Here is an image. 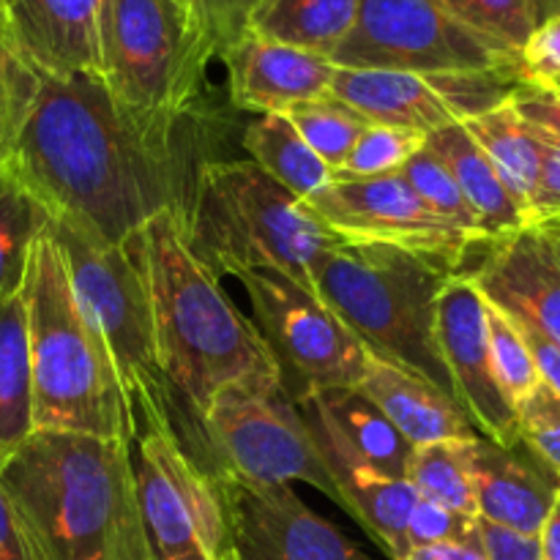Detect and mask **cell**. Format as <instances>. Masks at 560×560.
Listing matches in <instances>:
<instances>
[{
  "label": "cell",
  "mask_w": 560,
  "mask_h": 560,
  "mask_svg": "<svg viewBox=\"0 0 560 560\" xmlns=\"http://www.w3.org/2000/svg\"><path fill=\"white\" fill-rule=\"evenodd\" d=\"M175 120L145 118L102 74L33 69L9 159L47 208L107 244H129L156 213L180 211L189 186L173 145Z\"/></svg>",
  "instance_id": "cell-1"
},
{
  "label": "cell",
  "mask_w": 560,
  "mask_h": 560,
  "mask_svg": "<svg viewBox=\"0 0 560 560\" xmlns=\"http://www.w3.org/2000/svg\"><path fill=\"white\" fill-rule=\"evenodd\" d=\"M148 284L153 342L175 405V438L202 454V416L217 394L238 386H282V372L255 323L228 299L219 277L191 252L180 211H162L129 241Z\"/></svg>",
  "instance_id": "cell-2"
},
{
  "label": "cell",
  "mask_w": 560,
  "mask_h": 560,
  "mask_svg": "<svg viewBox=\"0 0 560 560\" xmlns=\"http://www.w3.org/2000/svg\"><path fill=\"white\" fill-rule=\"evenodd\" d=\"M131 448L36 430L0 465L38 560H151Z\"/></svg>",
  "instance_id": "cell-3"
},
{
  "label": "cell",
  "mask_w": 560,
  "mask_h": 560,
  "mask_svg": "<svg viewBox=\"0 0 560 560\" xmlns=\"http://www.w3.org/2000/svg\"><path fill=\"white\" fill-rule=\"evenodd\" d=\"M22 306L36 430L77 432L135 446V419L107 348L77 304L52 224L44 228L31 249Z\"/></svg>",
  "instance_id": "cell-4"
},
{
  "label": "cell",
  "mask_w": 560,
  "mask_h": 560,
  "mask_svg": "<svg viewBox=\"0 0 560 560\" xmlns=\"http://www.w3.org/2000/svg\"><path fill=\"white\" fill-rule=\"evenodd\" d=\"M454 268L386 244L328 246L312 262V290L375 359L419 372L454 397L435 342V310Z\"/></svg>",
  "instance_id": "cell-5"
},
{
  "label": "cell",
  "mask_w": 560,
  "mask_h": 560,
  "mask_svg": "<svg viewBox=\"0 0 560 560\" xmlns=\"http://www.w3.org/2000/svg\"><path fill=\"white\" fill-rule=\"evenodd\" d=\"M180 228L217 277L273 268L306 290L317 255L342 241L249 159L200 164L186 191Z\"/></svg>",
  "instance_id": "cell-6"
},
{
  "label": "cell",
  "mask_w": 560,
  "mask_h": 560,
  "mask_svg": "<svg viewBox=\"0 0 560 560\" xmlns=\"http://www.w3.org/2000/svg\"><path fill=\"white\" fill-rule=\"evenodd\" d=\"M71 290L82 315L107 348L137 432L167 427L175 432V405L153 342L148 284L129 244H107L69 222H55Z\"/></svg>",
  "instance_id": "cell-7"
},
{
  "label": "cell",
  "mask_w": 560,
  "mask_h": 560,
  "mask_svg": "<svg viewBox=\"0 0 560 560\" xmlns=\"http://www.w3.org/2000/svg\"><path fill=\"white\" fill-rule=\"evenodd\" d=\"M213 58L217 44L184 0H102L98 74L131 113L178 124Z\"/></svg>",
  "instance_id": "cell-8"
},
{
  "label": "cell",
  "mask_w": 560,
  "mask_h": 560,
  "mask_svg": "<svg viewBox=\"0 0 560 560\" xmlns=\"http://www.w3.org/2000/svg\"><path fill=\"white\" fill-rule=\"evenodd\" d=\"M206 474L255 487L310 485L337 498L310 421L284 386H238L217 394L202 416Z\"/></svg>",
  "instance_id": "cell-9"
},
{
  "label": "cell",
  "mask_w": 560,
  "mask_h": 560,
  "mask_svg": "<svg viewBox=\"0 0 560 560\" xmlns=\"http://www.w3.org/2000/svg\"><path fill=\"white\" fill-rule=\"evenodd\" d=\"M331 63L405 74H517V58L470 31L443 0H359Z\"/></svg>",
  "instance_id": "cell-10"
},
{
  "label": "cell",
  "mask_w": 560,
  "mask_h": 560,
  "mask_svg": "<svg viewBox=\"0 0 560 560\" xmlns=\"http://www.w3.org/2000/svg\"><path fill=\"white\" fill-rule=\"evenodd\" d=\"M235 279L249 295L255 328L295 405L323 392L361 386L370 353L312 290L273 268H246Z\"/></svg>",
  "instance_id": "cell-11"
},
{
  "label": "cell",
  "mask_w": 560,
  "mask_h": 560,
  "mask_svg": "<svg viewBox=\"0 0 560 560\" xmlns=\"http://www.w3.org/2000/svg\"><path fill=\"white\" fill-rule=\"evenodd\" d=\"M135 446L137 498L151 560H230L217 479L186 454L167 427L140 430Z\"/></svg>",
  "instance_id": "cell-12"
},
{
  "label": "cell",
  "mask_w": 560,
  "mask_h": 560,
  "mask_svg": "<svg viewBox=\"0 0 560 560\" xmlns=\"http://www.w3.org/2000/svg\"><path fill=\"white\" fill-rule=\"evenodd\" d=\"M301 202L342 241L397 246L446 262L457 273L479 241L430 211L399 173L331 178Z\"/></svg>",
  "instance_id": "cell-13"
},
{
  "label": "cell",
  "mask_w": 560,
  "mask_h": 560,
  "mask_svg": "<svg viewBox=\"0 0 560 560\" xmlns=\"http://www.w3.org/2000/svg\"><path fill=\"white\" fill-rule=\"evenodd\" d=\"M520 85L517 74L424 77L337 66L328 93L353 107L366 124L432 135L509 102Z\"/></svg>",
  "instance_id": "cell-14"
},
{
  "label": "cell",
  "mask_w": 560,
  "mask_h": 560,
  "mask_svg": "<svg viewBox=\"0 0 560 560\" xmlns=\"http://www.w3.org/2000/svg\"><path fill=\"white\" fill-rule=\"evenodd\" d=\"M228 520L230 560H372L293 487H255L213 476Z\"/></svg>",
  "instance_id": "cell-15"
},
{
  "label": "cell",
  "mask_w": 560,
  "mask_h": 560,
  "mask_svg": "<svg viewBox=\"0 0 560 560\" xmlns=\"http://www.w3.org/2000/svg\"><path fill=\"white\" fill-rule=\"evenodd\" d=\"M435 342L452 377L454 397L479 435L498 446H517V408L492 370L487 299L465 273H454L438 295Z\"/></svg>",
  "instance_id": "cell-16"
},
{
  "label": "cell",
  "mask_w": 560,
  "mask_h": 560,
  "mask_svg": "<svg viewBox=\"0 0 560 560\" xmlns=\"http://www.w3.org/2000/svg\"><path fill=\"white\" fill-rule=\"evenodd\" d=\"M459 273L492 306L560 345V244L536 228L476 241Z\"/></svg>",
  "instance_id": "cell-17"
},
{
  "label": "cell",
  "mask_w": 560,
  "mask_h": 560,
  "mask_svg": "<svg viewBox=\"0 0 560 560\" xmlns=\"http://www.w3.org/2000/svg\"><path fill=\"white\" fill-rule=\"evenodd\" d=\"M230 102L244 113H288L295 104L328 96L337 66L331 58L304 52L246 31L222 55Z\"/></svg>",
  "instance_id": "cell-18"
},
{
  "label": "cell",
  "mask_w": 560,
  "mask_h": 560,
  "mask_svg": "<svg viewBox=\"0 0 560 560\" xmlns=\"http://www.w3.org/2000/svg\"><path fill=\"white\" fill-rule=\"evenodd\" d=\"M102 0H0V33L31 69L98 74Z\"/></svg>",
  "instance_id": "cell-19"
},
{
  "label": "cell",
  "mask_w": 560,
  "mask_h": 560,
  "mask_svg": "<svg viewBox=\"0 0 560 560\" xmlns=\"http://www.w3.org/2000/svg\"><path fill=\"white\" fill-rule=\"evenodd\" d=\"M470 470L479 520L525 536L541 534L560 492V481L523 443L506 448L487 438H476L470 443Z\"/></svg>",
  "instance_id": "cell-20"
},
{
  "label": "cell",
  "mask_w": 560,
  "mask_h": 560,
  "mask_svg": "<svg viewBox=\"0 0 560 560\" xmlns=\"http://www.w3.org/2000/svg\"><path fill=\"white\" fill-rule=\"evenodd\" d=\"M304 419L310 421L317 448L326 459V468L337 487L339 506L383 547L388 558L402 560L410 552L408 523L419 503V492L410 481L392 479L355 457L317 419L306 413Z\"/></svg>",
  "instance_id": "cell-21"
},
{
  "label": "cell",
  "mask_w": 560,
  "mask_h": 560,
  "mask_svg": "<svg viewBox=\"0 0 560 560\" xmlns=\"http://www.w3.org/2000/svg\"><path fill=\"white\" fill-rule=\"evenodd\" d=\"M359 388L413 448L481 438L457 397L438 388L419 372L366 355V372Z\"/></svg>",
  "instance_id": "cell-22"
},
{
  "label": "cell",
  "mask_w": 560,
  "mask_h": 560,
  "mask_svg": "<svg viewBox=\"0 0 560 560\" xmlns=\"http://www.w3.org/2000/svg\"><path fill=\"white\" fill-rule=\"evenodd\" d=\"M306 416L320 421L342 446L366 465L392 479L408 481L410 457L416 448L397 432L361 388H337L299 402Z\"/></svg>",
  "instance_id": "cell-23"
},
{
  "label": "cell",
  "mask_w": 560,
  "mask_h": 560,
  "mask_svg": "<svg viewBox=\"0 0 560 560\" xmlns=\"http://www.w3.org/2000/svg\"><path fill=\"white\" fill-rule=\"evenodd\" d=\"M427 145L448 164L465 202L479 219L485 241L503 238V235L528 228L525 208L514 200L490 159L476 145L463 124L443 126V129L427 135Z\"/></svg>",
  "instance_id": "cell-24"
},
{
  "label": "cell",
  "mask_w": 560,
  "mask_h": 560,
  "mask_svg": "<svg viewBox=\"0 0 560 560\" xmlns=\"http://www.w3.org/2000/svg\"><path fill=\"white\" fill-rule=\"evenodd\" d=\"M36 432L22 293L0 301V465Z\"/></svg>",
  "instance_id": "cell-25"
},
{
  "label": "cell",
  "mask_w": 560,
  "mask_h": 560,
  "mask_svg": "<svg viewBox=\"0 0 560 560\" xmlns=\"http://www.w3.org/2000/svg\"><path fill=\"white\" fill-rule=\"evenodd\" d=\"M359 0H266L249 31L271 42L331 58L353 31Z\"/></svg>",
  "instance_id": "cell-26"
},
{
  "label": "cell",
  "mask_w": 560,
  "mask_h": 560,
  "mask_svg": "<svg viewBox=\"0 0 560 560\" xmlns=\"http://www.w3.org/2000/svg\"><path fill=\"white\" fill-rule=\"evenodd\" d=\"M244 148L249 162H255L268 178L284 186L299 200H306L334 178L331 170L312 153L284 113L257 115L246 126Z\"/></svg>",
  "instance_id": "cell-27"
},
{
  "label": "cell",
  "mask_w": 560,
  "mask_h": 560,
  "mask_svg": "<svg viewBox=\"0 0 560 560\" xmlns=\"http://www.w3.org/2000/svg\"><path fill=\"white\" fill-rule=\"evenodd\" d=\"M465 131L474 137L476 145L485 151L495 173L512 191L514 200L525 208L528 217L530 197H534L536 178H539V145L534 140L530 126L514 113L509 102L487 109V113L474 115L463 120Z\"/></svg>",
  "instance_id": "cell-28"
},
{
  "label": "cell",
  "mask_w": 560,
  "mask_h": 560,
  "mask_svg": "<svg viewBox=\"0 0 560 560\" xmlns=\"http://www.w3.org/2000/svg\"><path fill=\"white\" fill-rule=\"evenodd\" d=\"M49 224L47 208L20 178L9 159H0V301L22 293L27 260Z\"/></svg>",
  "instance_id": "cell-29"
},
{
  "label": "cell",
  "mask_w": 560,
  "mask_h": 560,
  "mask_svg": "<svg viewBox=\"0 0 560 560\" xmlns=\"http://www.w3.org/2000/svg\"><path fill=\"white\" fill-rule=\"evenodd\" d=\"M474 441H441L416 448L410 457L408 481L419 492V498L441 503L465 517H479L474 470H470V443Z\"/></svg>",
  "instance_id": "cell-30"
},
{
  "label": "cell",
  "mask_w": 560,
  "mask_h": 560,
  "mask_svg": "<svg viewBox=\"0 0 560 560\" xmlns=\"http://www.w3.org/2000/svg\"><path fill=\"white\" fill-rule=\"evenodd\" d=\"M284 115H288L290 124L295 126V131L304 137V142L312 148V153H315L334 175L342 170V164L348 162L359 135L370 126L353 107H348L345 102L334 98L331 93L323 98L295 104V107H290Z\"/></svg>",
  "instance_id": "cell-31"
},
{
  "label": "cell",
  "mask_w": 560,
  "mask_h": 560,
  "mask_svg": "<svg viewBox=\"0 0 560 560\" xmlns=\"http://www.w3.org/2000/svg\"><path fill=\"white\" fill-rule=\"evenodd\" d=\"M399 175L408 180L410 189L421 197V202H424L430 211H435L438 217L446 219L448 224L459 228L463 233L485 241V235H481V228H479V219L474 217V211H470L468 202H465L452 170H448V164L443 162L430 145H427V140L424 145H421L419 151L405 162V167L399 170Z\"/></svg>",
  "instance_id": "cell-32"
},
{
  "label": "cell",
  "mask_w": 560,
  "mask_h": 560,
  "mask_svg": "<svg viewBox=\"0 0 560 560\" xmlns=\"http://www.w3.org/2000/svg\"><path fill=\"white\" fill-rule=\"evenodd\" d=\"M443 3L463 25L514 58H520V49L539 25L536 0H443Z\"/></svg>",
  "instance_id": "cell-33"
},
{
  "label": "cell",
  "mask_w": 560,
  "mask_h": 560,
  "mask_svg": "<svg viewBox=\"0 0 560 560\" xmlns=\"http://www.w3.org/2000/svg\"><path fill=\"white\" fill-rule=\"evenodd\" d=\"M487 337H490L492 370H495L498 383H501L503 394L517 408L534 392L536 383H539V372H536L534 355H530L517 323L509 315H503L490 301H487Z\"/></svg>",
  "instance_id": "cell-34"
},
{
  "label": "cell",
  "mask_w": 560,
  "mask_h": 560,
  "mask_svg": "<svg viewBox=\"0 0 560 560\" xmlns=\"http://www.w3.org/2000/svg\"><path fill=\"white\" fill-rule=\"evenodd\" d=\"M424 140L427 135L421 131L370 124L334 178H381V175L399 173L405 162L424 145Z\"/></svg>",
  "instance_id": "cell-35"
},
{
  "label": "cell",
  "mask_w": 560,
  "mask_h": 560,
  "mask_svg": "<svg viewBox=\"0 0 560 560\" xmlns=\"http://www.w3.org/2000/svg\"><path fill=\"white\" fill-rule=\"evenodd\" d=\"M520 443L560 481V397L545 383L517 405Z\"/></svg>",
  "instance_id": "cell-36"
},
{
  "label": "cell",
  "mask_w": 560,
  "mask_h": 560,
  "mask_svg": "<svg viewBox=\"0 0 560 560\" xmlns=\"http://www.w3.org/2000/svg\"><path fill=\"white\" fill-rule=\"evenodd\" d=\"M476 539H479V517H465L441 503L419 498L408 523L410 550L432 545H465Z\"/></svg>",
  "instance_id": "cell-37"
},
{
  "label": "cell",
  "mask_w": 560,
  "mask_h": 560,
  "mask_svg": "<svg viewBox=\"0 0 560 560\" xmlns=\"http://www.w3.org/2000/svg\"><path fill=\"white\" fill-rule=\"evenodd\" d=\"M33 69L9 47L0 33V159H5L25 109Z\"/></svg>",
  "instance_id": "cell-38"
},
{
  "label": "cell",
  "mask_w": 560,
  "mask_h": 560,
  "mask_svg": "<svg viewBox=\"0 0 560 560\" xmlns=\"http://www.w3.org/2000/svg\"><path fill=\"white\" fill-rule=\"evenodd\" d=\"M520 80L525 85H560V14L545 16L520 49Z\"/></svg>",
  "instance_id": "cell-39"
},
{
  "label": "cell",
  "mask_w": 560,
  "mask_h": 560,
  "mask_svg": "<svg viewBox=\"0 0 560 560\" xmlns=\"http://www.w3.org/2000/svg\"><path fill=\"white\" fill-rule=\"evenodd\" d=\"M184 3L195 11L211 42L217 44L219 58L230 44L238 42L249 31L252 16L260 11L266 0H184Z\"/></svg>",
  "instance_id": "cell-40"
},
{
  "label": "cell",
  "mask_w": 560,
  "mask_h": 560,
  "mask_svg": "<svg viewBox=\"0 0 560 560\" xmlns=\"http://www.w3.org/2000/svg\"><path fill=\"white\" fill-rule=\"evenodd\" d=\"M528 126L539 145V178H536V189L528 206V224H536L560 213V137L541 126Z\"/></svg>",
  "instance_id": "cell-41"
},
{
  "label": "cell",
  "mask_w": 560,
  "mask_h": 560,
  "mask_svg": "<svg viewBox=\"0 0 560 560\" xmlns=\"http://www.w3.org/2000/svg\"><path fill=\"white\" fill-rule=\"evenodd\" d=\"M509 104L514 113L528 124L541 126L560 137V88H541V85H520L512 93Z\"/></svg>",
  "instance_id": "cell-42"
},
{
  "label": "cell",
  "mask_w": 560,
  "mask_h": 560,
  "mask_svg": "<svg viewBox=\"0 0 560 560\" xmlns=\"http://www.w3.org/2000/svg\"><path fill=\"white\" fill-rule=\"evenodd\" d=\"M479 541L487 560H541L539 536H525L479 520Z\"/></svg>",
  "instance_id": "cell-43"
},
{
  "label": "cell",
  "mask_w": 560,
  "mask_h": 560,
  "mask_svg": "<svg viewBox=\"0 0 560 560\" xmlns=\"http://www.w3.org/2000/svg\"><path fill=\"white\" fill-rule=\"evenodd\" d=\"M0 560H38L31 536L3 485H0Z\"/></svg>",
  "instance_id": "cell-44"
},
{
  "label": "cell",
  "mask_w": 560,
  "mask_h": 560,
  "mask_svg": "<svg viewBox=\"0 0 560 560\" xmlns=\"http://www.w3.org/2000/svg\"><path fill=\"white\" fill-rule=\"evenodd\" d=\"M514 323H517V328L523 331L525 345H528L530 355H534L539 381L545 383L547 388H552V392L560 397V345L552 342V339H547L545 334H539L536 328H530L528 323H520V320Z\"/></svg>",
  "instance_id": "cell-45"
},
{
  "label": "cell",
  "mask_w": 560,
  "mask_h": 560,
  "mask_svg": "<svg viewBox=\"0 0 560 560\" xmlns=\"http://www.w3.org/2000/svg\"><path fill=\"white\" fill-rule=\"evenodd\" d=\"M402 560H487L481 541H465V545H432L416 547Z\"/></svg>",
  "instance_id": "cell-46"
},
{
  "label": "cell",
  "mask_w": 560,
  "mask_h": 560,
  "mask_svg": "<svg viewBox=\"0 0 560 560\" xmlns=\"http://www.w3.org/2000/svg\"><path fill=\"white\" fill-rule=\"evenodd\" d=\"M539 552L541 560H560V492L539 534Z\"/></svg>",
  "instance_id": "cell-47"
},
{
  "label": "cell",
  "mask_w": 560,
  "mask_h": 560,
  "mask_svg": "<svg viewBox=\"0 0 560 560\" xmlns=\"http://www.w3.org/2000/svg\"><path fill=\"white\" fill-rule=\"evenodd\" d=\"M530 228H536V230H539V233L550 235V238H556L558 244H560V213H558V217H550V219H545V222H536V224H530Z\"/></svg>",
  "instance_id": "cell-48"
},
{
  "label": "cell",
  "mask_w": 560,
  "mask_h": 560,
  "mask_svg": "<svg viewBox=\"0 0 560 560\" xmlns=\"http://www.w3.org/2000/svg\"><path fill=\"white\" fill-rule=\"evenodd\" d=\"M536 11H539V22L545 16L560 14V0H536Z\"/></svg>",
  "instance_id": "cell-49"
},
{
  "label": "cell",
  "mask_w": 560,
  "mask_h": 560,
  "mask_svg": "<svg viewBox=\"0 0 560 560\" xmlns=\"http://www.w3.org/2000/svg\"><path fill=\"white\" fill-rule=\"evenodd\" d=\"M558 88H560V85H558Z\"/></svg>",
  "instance_id": "cell-50"
}]
</instances>
